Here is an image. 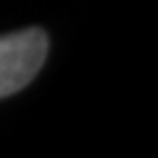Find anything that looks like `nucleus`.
I'll use <instances>...</instances> for the list:
<instances>
[{"instance_id":"obj_1","label":"nucleus","mask_w":158,"mask_h":158,"mask_svg":"<svg viewBox=\"0 0 158 158\" xmlns=\"http://www.w3.org/2000/svg\"><path fill=\"white\" fill-rule=\"evenodd\" d=\"M47 49L45 31L37 27L0 37V99L23 90L39 74Z\"/></svg>"}]
</instances>
